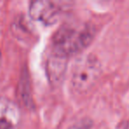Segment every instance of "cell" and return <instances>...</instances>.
<instances>
[{"mask_svg": "<svg viewBox=\"0 0 129 129\" xmlns=\"http://www.w3.org/2000/svg\"><path fill=\"white\" fill-rule=\"evenodd\" d=\"M95 28L83 22H69L62 25L52 38V53L68 58L80 53L91 43Z\"/></svg>", "mask_w": 129, "mask_h": 129, "instance_id": "1", "label": "cell"}, {"mask_svg": "<svg viewBox=\"0 0 129 129\" xmlns=\"http://www.w3.org/2000/svg\"><path fill=\"white\" fill-rule=\"evenodd\" d=\"M101 67L98 60L92 55H87L76 61L73 69L71 84L77 94L88 92L99 77Z\"/></svg>", "mask_w": 129, "mask_h": 129, "instance_id": "2", "label": "cell"}, {"mask_svg": "<svg viewBox=\"0 0 129 129\" xmlns=\"http://www.w3.org/2000/svg\"><path fill=\"white\" fill-rule=\"evenodd\" d=\"M62 11L58 3L48 0L33 1L29 6V15L34 20L43 22L46 25L55 23L60 17Z\"/></svg>", "mask_w": 129, "mask_h": 129, "instance_id": "3", "label": "cell"}, {"mask_svg": "<svg viewBox=\"0 0 129 129\" xmlns=\"http://www.w3.org/2000/svg\"><path fill=\"white\" fill-rule=\"evenodd\" d=\"M20 122V111L7 98L0 97V129H15Z\"/></svg>", "mask_w": 129, "mask_h": 129, "instance_id": "4", "label": "cell"}, {"mask_svg": "<svg viewBox=\"0 0 129 129\" xmlns=\"http://www.w3.org/2000/svg\"><path fill=\"white\" fill-rule=\"evenodd\" d=\"M67 58L51 53L47 63V74L52 84H58L64 77L67 69Z\"/></svg>", "mask_w": 129, "mask_h": 129, "instance_id": "5", "label": "cell"}, {"mask_svg": "<svg viewBox=\"0 0 129 129\" xmlns=\"http://www.w3.org/2000/svg\"><path fill=\"white\" fill-rule=\"evenodd\" d=\"M92 125V121L88 118H83L76 122L74 125L70 126L68 129H90Z\"/></svg>", "mask_w": 129, "mask_h": 129, "instance_id": "6", "label": "cell"}]
</instances>
